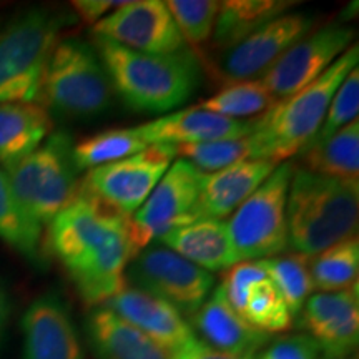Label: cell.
<instances>
[{
	"mask_svg": "<svg viewBox=\"0 0 359 359\" xmlns=\"http://www.w3.org/2000/svg\"><path fill=\"white\" fill-rule=\"evenodd\" d=\"M48 246L80 298L105 304L125 286V271L140 253L132 217H125L79 187V195L48 224Z\"/></svg>",
	"mask_w": 359,
	"mask_h": 359,
	"instance_id": "obj_1",
	"label": "cell"
},
{
	"mask_svg": "<svg viewBox=\"0 0 359 359\" xmlns=\"http://www.w3.org/2000/svg\"><path fill=\"white\" fill-rule=\"evenodd\" d=\"M93 43L111 87L128 109L140 114H167L177 109L200 83V64L187 48L167 55H150L98 35H93Z\"/></svg>",
	"mask_w": 359,
	"mask_h": 359,
	"instance_id": "obj_2",
	"label": "cell"
},
{
	"mask_svg": "<svg viewBox=\"0 0 359 359\" xmlns=\"http://www.w3.org/2000/svg\"><path fill=\"white\" fill-rule=\"evenodd\" d=\"M359 182H346L298 168L286 198L288 246L311 258L356 235Z\"/></svg>",
	"mask_w": 359,
	"mask_h": 359,
	"instance_id": "obj_3",
	"label": "cell"
},
{
	"mask_svg": "<svg viewBox=\"0 0 359 359\" xmlns=\"http://www.w3.org/2000/svg\"><path fill=\"white\" fill-rule=\"evenodd\" d=\"M358 45L349 47L320 79L278 100L263 115L257 116V127L251 133L257 145V160L283 163L294 155H302L320 132L325 116L348 74L358 67Z\"/></svg>",
	"mask_w": 359,
	"mask_h": 359,
	"instance_id": "obj_4",
	"label": "cell"
},
{
	"mask_svg": "<svg viewBox=\"0 0 359 359\" xmlns=\"http://www.w3.org/2000/svg\"><path fill=\"white\" fill-rule=\"evenodd\" d=\"M72 22L67 12L35 7L0 30V103L39 100L48 58Z\"/></svg>",
	"mask_w": 359,
	"mask_h": 359,
	"instance_id": "obj_5",
	"label": "cell"
},
{
	"mask_svg": "<svg viewBox=\"0 0 359 359\" xmlns=\"http://www.w3.org/2000/svg\"><path fill=\"white\" fill-rule=\"evenodd\" d=\"M39 100L72 120L105 114L114 102V87L95 47L82 39L60 40L48 58Z\"/></svg>",
	"mask_w": 359,
	"mask_h": 359,
	"instance_id": "obj_6",
	"label": "cell"
},
{
	"mask_svg": "<svg viewBox=\"0 0 359 359\" xmlns=\"http://www.w3.org/2000/svg\"><path fill=\"white\" fill-rule=\"evenodd\" d=\"M17 203L40 228L50 224L77 198L80 182L74 161V138L53 132L34 154L7 172Z\"/></svg>",
	"mask_w": 359,
	"mask_h": 359,
	"instance_id": "obj_7",
	"label": "cell"
},
{
	"mask_svg": "<svg viewBox=\"0 0 359 359\" xmlns=\"http://www.w3.org/2000/svg\"><path fill=\"white\" fill-rule=\"evenodd\" d=\"M293 165L283 161L231 215L228 233L236 262H262L288 248L286 198Z\"/></svg>",
	"mask_w": 359,
	"mask_h": 359,
	"instance_id": "obj_8",
	"label": "cell"
},
{
	"mask_svg": "<svg viewBox=\"0 0 359 359\" xmlns=\"http://www.w3.org/2000/svg\"><path fill=\"white\" fill-rule=\"evenodd\" d=\"M125 280L132 288L156 296L182 316H193L215 286L213 273L196 266L163 245L147 246L130 262Z\"/></svg>",
	"mask_w": 359,
	"mask_h": 359,
	"instance_id": "obj_9",
	"label": "cell"
},
{
	"mask_svg": "<svg viewBox=\"0 0 359 359\" xmlns=\"http://www.w3.org/2000/svg\"><path fill=\"white\" fill-rule=\"evenodd\" d=\"M173 145H150L140 154L88 170L80 188L125 217H133L175 161Z\"/></svg>",
	"mask_w": 359,
	"mask_h": 359,
	"instance_id": "obj_10",
	"label": "cell"
},
{
	"mask_svg": "<svg viewBox=\"0 0 359 359\" xmlns=\"http://www.w3.org/2000/svg\"><path fill=\"white\" fill-rule=\"evenodd\" d=\"M314 19L308 13H283L215 58V75L224 85L258 80L275 65L291 45L311 32Z\"/></svg>",
	"mask_w": 359,
	"mask_h": 359,
	"instance_id": "obj_11",
	"label": "cell"
},
{
	"mask_svg": "<svg viewBox=\"0 0 359 359\" xmlns=\"http://www.w3.org/2000/svg\"><path fill=\"white\" fill-rule=\"evenodd\" d=\"M205 173L187 160H175L167 173L138 212L132 217V226L140 250L158 241L175 228L195 222L196 201Z\"/></svg>",
	"mask_w": 359,
	"mask_h": 359,
	"instance_id": "obj_12",
	"label": "cell"
},
{
	"mask_svg": "<svg viewBox=\"0 0 359 359\" xmlns=\"http://www.w3.org/2000/svg\"><path fill=\"white\" fill-rule=\"evenodd\" d=\"M354 30L339 22L304 35L275 62L262 82L276 100L288 98L306 87L351 47Z\"/></svg>",
	"mask_w": 359,
	"mask_h": 359,
	"instance_id": "obj_13",
	"label": "cell"
},
{
	"mask_svg": "<svg viewBox=\"0 0 359 359\" xmlns=\"http://www.w3.org/2000/svg\"><path fill=\"white\" fill-rule=\"evenodd\" d=\"M93 35L150 55L177 53L187 45L161 0L123 2L93 25Z\"/></svg>",
	"mask_w": 359,
	"mask_h": 359,
	"instance_id": "obj_14",
	"label": "cell"
},
{
	"mask_svg": "<svg viewBox=\"0 0 359 359\" xmlns=\"http://www.w3.org/2000/svg\"><path fill=\"white\" fill-rule=\"evenodd\" d=\"M298 316L323 356H351L359 341L358 283L336 293L309 296Z\"/></svg>",
	"mask_w": 359,
	"mask_h": 359,
	"instance_id": "obj_15",
	"label": "cell"
},
{
	"mask_svg": "<svg viewBox=\"0 0 359 359\" xmlns=\"http://www.w3.org/2000/svg\"><path fill=\"white\" fill-rule=\"evenodd\" d=\"M24 358L83 359L77 327L64 299L55 293L39 296L22 316Z\"/></svg>",
	"mask_w": 359,
	"mask_h": 359,
	"instance_id": "obj_16",
	"label": "cell"
},
{
	"mask_svg": "<svg viewBox=\"0 0 359 359\" xmlns=\"http://www.w3.org/2000/svg\"><path fill=\"white\" fill-rule=\"evenodd\" d=\"M103 306L154 339L158 346L170 353V356L196 338L190 323L172 304L132 286H125Z\"/></svg>",
	"mask_w": 359,
	"mask_h": 359,
	"instance_id": "obj_17",
	"label": "cell"
},
{
	"mask_svg": "<svg viewBox=\"0 0 359 359\" xmlns=\"http://www.w3.org/2000/svg\"><path fill=\"white\" fill-rule=\"evenodd\" d=\"M257 120H235L191 107L167 114L138 128L148 145H193L228 138L248 137L255 132Z\"/></svg>",
	"mask_w": 359,
	"mask_h": 359,
	"instance_id": "obj_18",
	"label": "cell"
},
{
	"mask_svg": "<svg viewBox=\"0 0 359 359\" xmlns=\"http://www.w3.org/2000/svg\"><path fill=\"white\" fill-rule=\"evenodd\" d=\"M190 326L210 348L233 356L255 358L269 339V334L251 326L228 303L222 285L213 290L203 306L193 314Z\"/></svg>",
	"mask_w": 359,
	"mask_h": 359,
	"instance_id": "obj_19",
	"label": "cell"
},
{
	"mask_svg": "<svg viewBox=\"0 0 359 359\" xmlns=\"http://www.w3.org/2000/svg\"><path fill=\"white\" fill-rule=\"evenodd\" d=\"M280 163L269 160H246L208 173L201 182L196 218L224 219L264 183Z\"/></svg>",
	"mask_w": 359,
	"mask_h": 359,
	"instance_id": "obj_20",
	"label": "cell"
},
{
	"mask_svg": "<svg viewBox=\"0 0 359 359\" xmlns=\"http://www.w3.org/2000/svg\"><path fill=\"white\" fill-rule=\"evenodd\" d=\"M158 241L208 273L226 271L238 263L226 219L198 218L168 231Z\"/></svg>",
	"mask_w": 359,
	"mask_h": 359,
	"instance_id": "obj_21",
	"label": "cell"
},
{
	"mask_svg": "<svg viewBox=\"0 0 359 359\" xmlns=\"http://www.w3.org/2000/svg\"><path fill=\"white\" fill-rule=\"evenodd\" d=\"M87 333L97 359H172L154 339L105 306L90 313Z\"/></svg>",
	"mask_w": 359,
	"mask_h": 359,
	"instance_id": "obj_22",
	"label": "cell"
},
{
	"mask_svg": "<svg viewBox=\"0 0 359 359\" xmlns=\"http://www.w3.org/2000/svg\"><path fill=\"white\" fill-rule=\"evenodd\" d=\"M52 127L50 114L39 103H0V168L8 172L34 154Z\"/></svg>",
	"mask_w": 359,
	"mask_h": 359,
	"instance_id": "obj_23",
	"label": "cell"
},
{
	"mask_svg": "<svg viewBox=\"0 0 359 359\" xmlns=\"http://www.w3.org/2000/svg\"><path fill=\"white\" fill-rule=\"evenodd\" d=\"M296 2L286 0H226L219 2V11L213 29L217 48L231 47L253 34L259 27L286 13Z\"/></svg>",
	"mask_w": 359,
	"mask_h": 359,
	"instance_id": "obj_24",
	"label": "cell"
},
{
	"mask_svg": "<svg viewBox=\"0 0 359 359\" xmlns=\"http://www.w3.org/2000/svg\"><path fill=\"white\" fill-rule=\"evenodd\" d=\"M308 172L359 182V120H354L326 142L308 147L302 154Z\"/></svg>",
	"mask_w": 359,
	"mask_h": 359,
	"instance_id": "obj_25",
	"label": "cell"
},
{
	"mask_svg": "<svg viewBox=\"0 0 359 359\" xmlns=\"http://www.w3.org/2000/svg\"><path fill=\"white\" fill-rule=\"evenodd\" d=\"M309 273L314 290H320L321 293H336L356 285L359 273L358 233L309 258Z\"/></svg>",
	"mask_w": 359,
	"mask_h": 359,
	"instance_id": "obj_26",
	"label": "cell"
},
{
	"mask_svg": "<svg viewBox=\"0 0 359 359\" xmlns=\"http://www.w3.org/2000/svg\"><path fill=\"white\" fill-rule=\"evenodd\" d=\"M150 147L138 128H110L74 143V161L79 172L114 163L140 154Z\"/></svg>",
	"mask_w": 359,
	"mask_h": 359,
	"instance_id": "obj_27",
	"label": "cell"
},
{
	"mask_svg": "<svg viewBox=\"0 0 359 359\" xmlns=\"http://www.w3.org/2000/svg\"><path fill=\"white\" fill-rule=\"evenodd\" d=\"M276 102L273 93L258 79L224 85L213 97L201 100L196 109L212 111L226 118L241 120L243 116L257 118L271 109Z\"/></svg>",
	"mask_w": 359,
	"mask_h": 359,
	"instance_id": "obj_28",
	"label": "cell"
},
{
	"mask_svg": "<svg viewBox=\"0 0 359 359\" xmlns=\"http://www.w3.org/2000/svg\"><path fill=\"white\" fill-rule=\"evenodd\" d=\"M259 263L288 304L293 318L298 316L314 291L313 278L309 273V258L299 253H291L262 259Z\"/></svg>",
	"mask_w": 359,
	"mask_h": 359,
	"instance_id": "obj_29",
	"label": "cell"
},
{
	"mask_svg": "<svg viewBox=\"0 0 359 359\" xmlns=\"http://www.w3.org/2000/svg\"><path fill=\"white\" fill-rule=\"evenodd\" d=\"M40 233L42 228L27 217L17 203L7 173L0 168V240L24 257L35 259L40 246Z\"/></svg>",
	"mask_w": 359,
	"mask_h": 359,
	"instance_id": "obj_30",
	"label": "cell"
},
{
	"mask_svg": "<svg viewBox=\"0 0 359 359\" xmlns=\"http://www.w3.org/2000/svg\"><path fill=\"white\" fill-rule=\"evenodd\" d=\"M175 151L201 173L208 175L231 167L246 160H257V145L251 135L228 140L177 145Z\"/></svg>",
	"mask_w": 359,
	"mask_h": 359,
	"instance_id": "obj_31",
	"label": "cell"
},
{
	"mask_svg": "<svg viewBox=\"0 0 359 359\" xmlns=\"http://www.w3.org/2000/svg\"><path fill=\"white\" fill-rule=\"evenodd\" d=\"M241 316L263 333H281L293 325V314L273 281L263 278L246 296Z\"/></svg>",
	"mask_w": 359,
	"mask_h": 359,
	"instance_id": "obj_32",
	"label": "cell"
},
{
	"mask_svg": "<svg viewBox=\"0 0 359 359\" xmlns=\"http://www.w3.org/2000/svg\"><path fill=\"white\" fill-rule=\"evenodd\" d=\"M165 6L185 43L200 47L212 39L219 11L218 0H168Z\"/></svg>",
	"mask_w": 359,
	"mask_h": 359,
	"instance_id": "obj_33",
	"label": "cell"
},
{
	"mask_svg": "<svg viewBox=\"0 0 359 359\" xmlns=\"http://www.w3.org/2000/svg\"><path fill=\"white\" fill-rule=\"evenodd\" d=\"M359 115V70L358 67L348 74V77L339 85L338 92L334 93L333 100L327 107L325 122H323L320 132L309 143V147L316 143L326 142L327 138L338 133L341 128H344L354 120H358Z\"/></svg>",
	"mask_w": 359,
	"mask_h": 359,
	"instance_id": "obj_34",
	"label": "cell"
},
{
	"mask_svg": "<svg viewBox=\"0 0 359 359\" xmlns=\"http://www.w3.org/2000/svg\"><path fill=\"white\" fill-rule=\"evenodd\" d=\"M266 276V271H264L263 264L259 262H241L233 264L231 268L224 271L222 281V288L228 303L238 313H241L250 290L253 288V285H257L259 280Z\"/></svg>",
	"mask_w": 359,
	"mask_h": 359,
	"instance_id": "obj_35",
	"label": "cell"
},
{
	"mask_svg": "<svg viewBox=\"0 0 359 359\" xmlns=\"http://www.w3.org/2000/svg\"><path fill=\"white\" fill-rule=\"evenodd\" d=\"M320 348L308 334L283 336L273 341L258 359H318Z\"/></svg>",
	"mask_w": 359,
	"mask_h": 359,
	"instance_id": "obj_36",
	"label": "cell"
},
{
	"mask_svg": "<svg viewBox=\"0 0 359 359\" xmlns=\"http://www.w3.org/2000/svg\"><path fill=\"white\" fill-rule=\"evenodd\" d=\"M122 4L123 2H116V0H75L72 6L80 19L87 24L95 25L98 20L109 15Z\"/></svg>",
	"mask_w": 359,
	"mask_h": 359,
	"instance_id": "obj_37",
	"label": "cell"
},
{
	"mask_svg": "<svg viewBox=\"0 0 359 359\" xmlns=\"http://www.w3.org/2000/svg\"><path fill=\"white\" fill-rule=\"evenodd\" d=\"M172 359H257V358H243V356H233V354L217 351V349L210 348L203 341L195 338L190 344L175 353Z\"/></svg>",
	"mask_w": 359,
	"mask_h": 359,
	"instance_id": "obj_38",
	"label": "cell"
},
{
	"mask_svg": "<svg viewBox=\"0 0 359 359\" xmlns=\"http://www.w3.org/2000/svg\"><path fill=\"white\" fill-rule=\"evenodd\" d=\"M8 321V299L6 291H4L2 285H0V341H2L4 331H6Z\"/></svg>",
	"mask_w": 359,
	"mask_h": 359,
	"instance_id": "obj_39",
	"label": "cell"
},
{
	"mask_svg": "<svg viewBox=\"0 0 359 359\" xmlns=\"http://www.w3.org/2000/svg\"><path fill=\"white\" fill-rule=\"evenodd\" d=\"M318 359H358L356 354H351V356H321Z\"/></svg>",
	"mask_w": 359,
	"mask_h": 359,
	"instance_id": "obj_40",
	"label": "cell"
}]
</instances>
